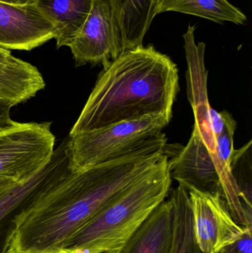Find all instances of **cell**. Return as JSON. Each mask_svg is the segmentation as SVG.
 <instances>
[{"instance_id": "6da1fadb", "label": "cell", "mask_w": 252, "mask_h": 253, "mask_svg": "<svg viewBox=\"0 0 252 253\" xmlns=\"http://www.w3.org/2000/svg\"><path fill=\"white\" fill-rule=\"evenodd\" d=\"M167 141L159 132L116 159L70 171L18 217L7 253H64L102 208L162 157Z\"/></svg>"}, {"instance_id": "7a4b0ae2", "label": "cell", "mask_w": 252, "mask_h": 253, "mask_svg": "<svg viewBox=\"0 0 252 253\" xmlns=\"http://www.w3.org/2000/svg\"><path fill=\"white\" fill-rule=\"evenodd\" d=\"M179 69L152 44L124 50L103 67L69 135L138 120L173 116Z\"/></svg>"}, {"instance_id": "3957f363", "label": "cell", "mask_w": 252, "mask_h": 253, "mask_svg": "<svg viewBox=\"0 0 252 253\" xmlns=\"http://www.w3.org/2000/svg\"><path fill=\"white\" fill-rule=\"evenodd\" d=\"M169 157H162L83 227L64 253H121L132 236L166 200L172 185Z\"/></svg>"}, {"instance_id": "277c9868", "label": "cell", "mask_w": 252, "mask_h": 253, "mask_svg": "<svg viewBox=\"0 0 252 253\" xmlns=\"http://www.w3.org/2000/svg\"><path fill=\"white\" fill-rule=\"evenodd\" d=\"M171 119L156 114L69 135L70 169L80 170L116 159L162 132Z\"/></svg>"}, {"instance_id": "5b68a950", "label": "cell", "mask_w": 252, "mask_h": 253, "mask_svg": "<svg viewBox=\"0 0 252 253\" xmlns=\"http://www.w3.org/2000/svg\"><path fill=\"white\" fill-rule=\"evenodd\" d=\"M56 137L51 123L13 121L0 126V177L25 182L50 162Z\"/></svg>"}, {"instance_id": "8992f818", "label": "cell", "mask_w": 252, "mask_h": 253, "mask_svg": "<svg viewBox=\"0 0 252 253\" xmlns=\"http://www.w3.org/2000/svg\"><path fill=\"white\" fill-rule=\"evenodd\" d=\"M68 138L55 148L50 162L25 182L18 184L0 196V253H7L18 217L36 199L71 171Z\"/></svg>"}, {"instance_id": "52a82bcc", "label": "cell", "mask_w": 252, "mask_h": 253, "mask_svg": "<svg viewBox=\"0 0 252 253\" xmlns=\"http://www.w3.org/2000/svg\"><path fill=\"white\" fill-rule=\"evenodd\" d=\"M68 47L76 66H106L123 52L118 22L108 0H93L90 13Z\"/></svg>"}, {"instance_id": "ba28073f", "label": "cell", "mask_w": 252, "mask_h": 253, "mask_svg": "<svg viewBox=\"0 0 252 253\" xmlns=\"http://www.w3.org/2000/svg\"><path fill=\"white\" fill-rule=\"evenodd\" d=\"M193 216L195 238L204 253H220L227 245L239 239L247 227L234 219L220 194L186 190Z\"/></svg>"}, {"instance_id": "9c48e42d", "label": "cell", "mask_w": 252, "mask_h": 253, "mask_svg": "<svg viewBox=\"0 0 252 253\" xmlns=\"http://www.w3.org/2000/svg\"><path fill=\"white\" fill-rule=\"evenodd\" d=\"M57 30L34 4L0 1V47L31 50L56 38Z\"/></svg>"}, {"instance_id": "30bf717a", "label": "cell", "mask_w": 252, "mask_h": 253, "mask_svg": "<svg viewBox=\"0 0 252 253\" xmlns=\"http://www.w3.org/2000/svg\"><path fill=\"white\" fill-rule=\"evenodd\" d=\"M173 235V208L169 199L154 210L121 253H170Z\"/></svg>"}, {"instance_id": "8fae6325", "label": "cell", "mask_w": 252, "mask_h": 253, "mask_svg": "<svg viewBox=\"0 0 252 253\" xmlns=\"http://www.w3.org/2000/svg\"><path fill=\"white\" fill-rule=\"evenodd\" d=\"M45 87L41 73L31 63L15 57L0 65V103L12 108L32 99Z\"/></svg>"}, {"instance_id": "7c38bea8", "label": "cell", "mask_w": 252, "mask_h": 253, "mask_svg": "<svg viewBox=\"0 0 252 253\" xmlns=\"http://www.w3.org/2000/svg\"><path fill=\"white\" fill-rule=\"evenodd\" d=\"M118 22L123 51L143 46L155 16L156 0H108Z\"/></svg>"}, {"instance_id": "4fadbf2b", "label": "cell", "mask_w": 252, "mask_h": 253, "mask_svg": "<svg viewBox=\"0 0 252 253\" xmlns=\"http://www.w3.org/2000/svg\"><path fill=\"white\" fill-rule=\"evenodd\" d=\"M93 0H37L36 7L57 30L56 47L69 46L85 22Z\"/></svg>"}, {"instance_id": "5bb4252c", "label": "cell", "mask_w": 252, "mask_h": 253, "mask_svg": "<svg viewBox=\"0 0 252 253\" xmlns=\"http://www.w3.org/2000/svg\"><path fill=\"white\" fill-rule=\"evenodd\" d=\"M167 11L193 15L220 24L243 25L247 21L245 14L227 0H156L155 16Z\"/></svg>"}, {"instance_id": "9a60e30c", "label": "cell", "mask_w": 252, "mask_h": 253, "mask_svg": "<svg viewBox=\"0 0 252 253\" xmlns=\"http://www.w3.org/2000/svg\"><path fill=\"white\" fill-rule=\"evenodd\" d=\"M173 208V243L170 253H204L200 249L194 228L187 190L179 185L170 194Z\"/></svg>"}, {"instance_id": "2e32d148", "label": "cell", "mask_w": 252, "mask_h": 253, "mask_svg": "<svg viewBox=\"0 0 252 253\" xmlns=\"http://www.w3.org/2000/svg\"><path fill=\"white\" fill-rule=\"evenodd\" d=\"M223 115L225 126L223 132L217 138V154L223 165L231 169L235 153L234 147V135L237 124L233 117L227 111H223Z\"/></svg>"}, {"instance_id": "e0dca14e", "label": "cell", "mask_w": 252, "mask_h": 253, "mask_svg": "<svg viewBox=\"0 0 252 253\" xmlns=\"http://www.w3.org/2000/svg\"><path fill=\"white\" fill-rule=\"evenodd\" d=\"M220 253H252V228L247 227L239 239L225 247Z\"/></svg>"}, {"instance_id": "ac0fdd59", "label": "cell", "mask_w": 252, "mask_h": 253, "mask_svg": "<svg viewBox=\"0 0 252 253\" xmlns=\"http://www.w3.org/2000/svg\"><path fill=\"white\" fill-rule=\"evenodd\" d=\"M10 108L0 103V126H7L13 122L10 118Z\"/></svg>"}, {"instance_id": "d6986e66", "label": "cell", "mask_w": 252, "mask_h": 253, "mask_svg": "<svg viewBox=\"0 0 252 253\" xmlns=\"http://www.w3.org/2000/svg\"><path fill=\"white\" fill-rule=\"evenodd\" d=\"M18 184H20V183L16 182V181L8 179V178L0 177V196H2L4 193L17 185Z\"/></svg>"}, {"instance_id": "ffe728a7", "label": "cell", "mask_w": 252, "mask_h": 253, "mask_svg": "<svg viewBox=\"0 0 252 253\" xmlns=\"http://www.w3.org/2000/svg\"><path fill=\"white\" fill-rule=\"evenodd\" d=\"M14 56H12L10 51L7 49L0 47V65L6 64L14 59Z\"/></svg>"}, {"instance_id": "44dd1931", "label": "cell", "mask_w": 252, "mask_h": 253, "mask_svg": "<svg viewBox=\"0 0 252 253\" xmlns=\"http://www.w3.org/2000/svg\"><path fill=\"white\" fill-rule=\"evenodd\" d=\"M37 0H16L18 4H34Z\"/></svg>"}, {"instance_id": "7402d4cb", "label": "cell", "mask_w": 252, "mask_h": 253, "mask_svg": "<svg viewBox=\"0 0 252 253\" xmlns=\"http://www.w3.org/2000/svg\"><path fill=\"white\" fill-rule=\"evenodd\" d=\"M0 1H3V2L9 3V4H17L16 0H0Z\"/></svg>"}]
</instances>
